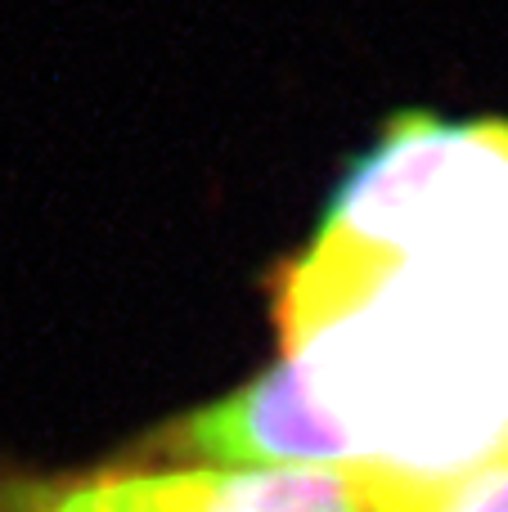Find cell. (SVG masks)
<instances>
[{
  "label": "cell",
  "instance_id": "obj_2",
  "mask_svg": "<svg viewBox=\"0 0 508 512\" xmlns=\"http://www.w3.org/2000/svg\"><path fill=\"white\" fill-rule=\"evenodd\" d=\"M0 512H378L374 472L117 459L81 472L0 463Z\"/></svg>",
  "mask_w": 508,
  "mask_h": 512
},
{
  "label": "cell",
  "instance_id": "obj_1",
  "mask_svg": "<svg viewBox=\"0 0 508 512\" xmlns=\"http://www.w3.org/2000/svg\"><path fill=\"white\" fill-rule=\"evenodd\" d=\"M279 360L144 459L446 486L508 454V122L405 113L275 292Z\"/></svg>",
  "mask_w": 508,
  "mask_h": 512
},
{
  "label": "cell",
  "instance_id": "obj_3",
  "mask_svg": "<svg viewBox=\"0 0 508 512\" xmlns=\"http://www.w3.org/2000/svg\"><path fill=\"white\" fill-rule=\"evenodd\" d=\"M378 512H508V454L446 486H405L378 477Z\"/></svg>",
  "mask_w": 508,
  "mask_h": 512
}]
</instances>
